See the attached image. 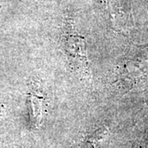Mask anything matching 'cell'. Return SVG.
<instances>
[{
    "label": "cell",
    "mask_w": 148,
    "mask_h": 148,
    "mask_svg": "<svg viewBox=\"0 0 148 148\" xmlns=\"http://www.w3.org/2000/svg\"><path fill=\"white\" fill-rule=\"evenodd\" d=\"M148 74V47L132 51L125 58L120 66L119 77L127 86Z\"/></svg>",
    "instance_id": "obj_1"
},
{
    "label": "cell",
    "mask_w": 148,
    "mask_h": 148,
    "mask_svg": "<svg viewBox=\"0 0 148 148\" xmlns=\"http://www.w3.org/2000/svg\"><path fill=\"white\" fill-rule=\"evenodd\" d=\"M66 53L74 69L82 76L90 77V66L86 49V44L82 37L69 35L64 41Z\"/></svg>",
    "instance_id": "obj_2"
},
{
    "label": "cell",
    "mask_w": 148,
    "mask_h": 148,
    "mask_svg": "<svg viewBox=\"0 0 148 148\" xmlns=\"http://www.w3.org/2000/svg\"><path fill=\"white\" fill-rule=\"evenodd\" d=\"M32 112H33V116L36 120V123L40 120V117L41 115V106L40 103V100L38 99V97H34L33 101H32Z\"/></svg>",
    "instance_id": "obj_3"
}]
</instances>
